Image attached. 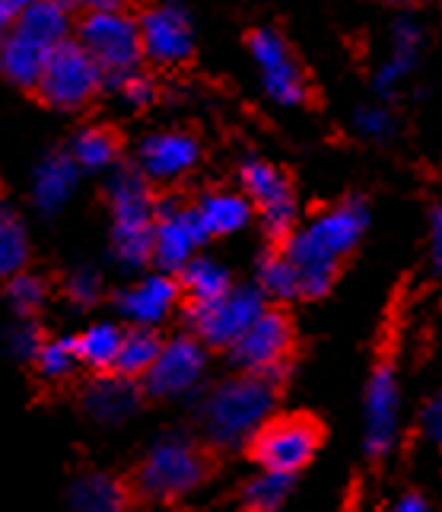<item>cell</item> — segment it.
Instances as JSON below:
<instances>
[{"instance_id":"cell-42","label":"cell","mask_w":442,"mask_h":512,"mask_svg":"<svg viewBox=\"0 0 442 512\" xmlns=\"http://www.w3.org/2000/svg\"><path fill=\"white\" fill-rule=\"evenodd\" d=\"M388 4H398V7H408V4H414V0H388Z\"/></svg>"},{"instance_id":"cell-19","label":"cell","mask_w":442,"mask_h":512,"mask_svg":"<svg viewBox=\"0 0 442 512\" xmlns=\"http://www.w3.org/2000/svg\"><path fill=\"white\" fill-rule=\"evenodd\" d=\"M77 172H80V163L74 156H64V153L45 156L32 172V204L39 207L42 214H58L77 188Z\"/></svg>"},{"instance_id":"cell-31","label":"cell","mask_w":442,"mask_h":512,"mask_svg":"<svg viewBox=\"0 0 442 512\" xmlns=\"http://www.w3.org/2000/svg\"><path fill=\"white\" fill-rule=\"evenodd\" d=\"M35 366L45 379H64L80 366V353H77V338H55L45 341L39 357H35Z\"/></svg>"},{"instance_id":"cell-15","label":"cell","mask_w":442,"mask_h":512,"mask_svg":"<svg viewBox=\"0 0 442 512\" xmlns=\"http://www.w3.org/2000/svg\"><path fill=\"white\" fill-rule=\"evenodd\" d=\"M140 39H144V58L159 67H175L191 58L194 32L182 7L159 4L140 16Z\"/></svg>"},{"instance_id":"cell-4","label":"cell","mask_w":442,"mask_h":512,"mask_svg":"<svg viewBox=\"0 0 442 512\" xmlns=\"http://www.w3.org/2000/svg\"><path fill=\"white\" fill-rule=\"evenodd\" d=\"M112 204V242L115 258L128 268L153 261V229H156V201L147 188L144 172L121 169L109 179Z\"/></svg>"},{"instance_id":"cell-25","label":"cell","mask_w":442,"mask_h":512,"mask_svg":"<svg viewBox=\"0 0 442 512\" xmlns=\"http://www.w3.org/2000/svg\"><path fill=\"white\" fill-rule=\"evenodd\" d=\"M163 353V341L156 338L153 328H131L125 331V341H121V353H118V363H115V373L128 376V379H140L147 376L153 363L159 360Z\"/></svg>"},{"instance_id":"cell-32","label":"cell","mask_w":442,"mask_h":512,"mask_svg":"<svg viewBox=\"0 0 442 512\" xmlns=\"http://www.w3.org/2000/svg\"><path fill=\"white\" fill-rule=\"evenodd\" d=\"M7 296H10V303H13L16 312H20V315H32L35 309L45 303V284H42L39 277H32V274L23 271V274L10 277Z\"/></svg>"},{"instance_id":"cell-18","label":"cell","mask_w":442,"mask_h":512,"mask_svg":"<svg viewBox=\"0 0 442 512\" xmlns=\"http://www.w3.org/2000/svg\"><path fill=\"white\" fill-rule=\"evenodd\" d=\"M179 296H182V284L175 280V274L159 271V274L137 280L134 287H128L125 293H121L118 296V309L131 325L153 328L175 309Z\"/></svg>"},{"instance_id":"cell-3","label":"cell","mask_w":442,"mask_h":512,"mask_svg":"<svg viewBox=\"0 0 442 512\" xmlns=\"http://www.w3.org/2000/svg\"><path fill=\"white\" fill-rule=\"evenodd\" d=\"M70 13L55 4V0H39L29 7L20 20L10 23V32L4 35V48H0V67L4 77L16 86H39L42 70L55 48L67 42Z\"/></svg>"},{"instance_id":"cell-38","label":"cell","mask_w":442,"mask_h":512,"mask_svg":"<svg viewBox=\"0 0 442 512\" xmlns=\"http://www.w3.org/2000/svg\"><path fill=\"white\" fill-rule=\"evenodd\" d=\"M430 258L433 268L442 274V207H436L430 214Z\"/></svg>"},{"instance_id":"cell-17","label":"cell","mask_w":442,"mask_h":512,"mask_svg":"<svg viewBox=\"0 0 442 512\" xmlns=\"http://www.w3.org/2000/svg\"><path fill=\"white\" fill-rule=\"evenodd\" d=\"M201 163V144L182 131H159L140 140L137 169L150 182H175Z\"/></svg>"},{"instance_id":"cell-39","label":"cell","mask_w":442,"mask_h":512,"mask_svg":"<svg viewBox=\"0 0 442 512\" xmlns=\"http://www.w3.org/2000/svg\"><path fill=\"white\" fill-rule=\"evenodd\" d=\"M35 4H39V0H0V20H4V26H10Z\"/></svg>"},{"instance_id":"cell-14","label":"cell","mask_w":442,"mask_h":512,"mask_svg":"<svg viewBox=\"0 0 442 512\" xmlns=\"http://www.w3.org/2000/svg\"><path fill=\"white\" fill-rule=\"evenodd\" d=\"M204 341L198 338H172L163 344V353L153 363V369L144 376L147 392L156 398H182L191 388H198L204 379L207 353Z\"/></svg>"},{"instance_id":"cell-43","label":"cell","mask_w":442,"mask_h":512,"mask_svg":"<svg viewBox=\"0 0 442 512\" xmlns=\"http://www.w3.org/2000/svg\"><path fill=\"white\" fill-rule=\"evenodd\" d=\"M109 4H121V0H109Z\"/></svg>"},{"instance_id":"cell-22","label":"cell","mask_w":442,"mask_h":512,"mask_svg":"<svg viewBox=\"0 0 442 512\" xmlns=\"http://www.w3.org/2000/svg\"><path fill=\"white\" fill-rule=\"evenodd\" d=\"M86 411L96 417L99 423H121L137 411V385L128 376H109V379H96L86 388Z\"/></svg>"},{"instance_id":"cell-16","label":"cell","mask_w":442,"mask_h":512,"mask_svg":"<svg viewBox=\"0 0 442 512\" xmlns=\"http://www.w3.org/2000/svg\"><path fill=\"white\" fill-rule=\"evenodd\" d=\"M398 433V376L392 363H382L366 388V455L385 458Z\"/></svg>"},{"instance_id":"cell-29","label":"cell","mask_w":442,"mask_h":512,"mask_svg":"<svg viewBox=\"0 0 442 512\" xmlns=\"http://www.w3.org/2000/svg\"><path fill=\"white\" fill-rule=\"evenodd\" d=\"M29 258V239L26 229L20 223V217L4 210V220H0V274L4 277H16L23 274Z\"/></svg>"},{"instance_id":"cell-5","label":"cell","mask_w":442,"mask_h":512,"mask_svg":"<svg viewBox=\"0 0 442 512\" xmlns=\"http://www.w3.org/2000/svg\"><path fill=\"white\" fill-rule=\"evenodd\" d=\"M77 42L96 58L109 83H118L121 77L134 74L140 58H144L140 23L112 4L83 13V20L77 23Z\"/></svg>"},{"instance_id":"cell-34","label":"cell","mask_w":442,"mask_h":512,"mask_svg":"<svg viewBox=\"0 0 442 512\" xmlns=\"http://www.w3.org/2000/svg\"><path fill=\"white\" fill-rule=\"evenodd\" d=\"M115 90H118V96L125 99V105H131V109H144V105H150L153 99H156V86H153V80L150 77H144V74H128V77H121L118 83H112Z\"/></svg>"},{"instance_id":"cell-6","label":"cell","mask_w":442,"mask_h":512,"mask_svg":"<svg viewBox=\"0 0 442 512\" xmlns=\"http://www.w3.org/2000/svg\"><path fill=\"white\" fill-rule=\"evenodd\" d=\"M207 458L188 436L169 433L147 449L137 468V490L150 500H179L204 481Z\"/></svg>"},{"instance_id":"cell-28","label":"cell","mask_w":442,"mask_h":512,"mask_svg":"<svg viewBox=\"0 0 442 512\" xmlns=\"http://www.w3.org/2000/svg\"><path fill=\"white\" fill-rule=\"evenodd\" d=\"M258 287L268 293L271 299H299L303 290H299V277L296 268L290 264V258L284 252H274L258 264Z\"/></svg>"},{"instance_id":"cell-1","label":"cell","mask_w":442,"mask_h":512,"mask_svg":"<svg viewBox=\"0 0 442 512\" xmlns=\"http://www.w3.org/2000/svg\"><path fill=\"white\" fill-rule=\"evenodd\" d=\"M366 204L363 201H344L331 210H322L306 226H296L284 239V252L296 268L299 290L306 299L325 296L338 277V264L353 252V245L366 233Z\"/></svg>"},{"instance_id":"cell-12","label":"cell","mask_w":442,"mask_h":512,"mask_svg":"<svg viewBox=\"0 0 442 512\" xmlns=\"http://www.w3.org/2000/svg\"><path fill=\"white\" fill-rule=\"evenodd\" d=\"M239 179H242L245 194L252 198L255 210L261 214L268 236L287 239L296 229V198H293L287 175L264 160H245L239 169Z\"/></svg>"},{"instance_id":"cell-20","label":"cell","mask_w":442,"mask_h":512,"mask_svg":"<svg viewBox=\"0 0 442 512\" xmlns=\"http://www.w3.org/2000/svg\"><path fill=\"white\" fill-rule=\"evenodd\" d=\"M420 48H423L420 26L414 20H398L392 29V51H388V58L382 61L379 74H376V90L382 96H392L395 86L417 67Z\"/></svg>"},{"instance_id":"cell-7","label":"cell","mask_w":442,"mask_h":512,"mask_svg":"<svg viewBox=\"0 0 442 512\" xmlns=\"http://www.w3.org/2000/svg\"><path fill=\"white\" fill-rule=\"evenodd\" d=\"M261 287H233L223 296L210 299V303H188L185 319L194 338L204 341L207 347H223L229 350L245 331L255 325L258 315L268 309L264 306Z\"/></svg>"},{"instance_id":"cell-21","label":"cell","mask_w":442,"mask_h":512,"mask_svg":"<svg viewBox=\"0 0 442 512\" xmlns=\"http://www.w3.org/2000/svg\"><path fill=\"white\" fill-rule=\"evenodd\" d=\"M70 512H128V490L112 474L86 471L67 490Z\"/></svg>"},{"instance_id":"cell-40","label":"cell","mask_w":442,"mask_h":512,"mask_svg":"<svg viewBox=\"0 0 442 512\" xmlns=\"http://www.w3.org/2000/svg\"><path fill=\"white\" fill-rule=\"evenodd\" d=\"M392 512H430V503L420 493H404V497L392 506Z\"/></svg>"},{"instance_id":"cell-37","label":"cell","mask_w":442,"mask_h":512,"mask_svg":"<svg viewBox=\"0 0 442 512\" xmlns=\"http://www.w3.org/2000/svg\"><path fill=\"white\" fill-rule=\"evenodd\" d=\"M423 433L442 446V388L430 398L427 408H423Z\"/></svg>"},{"instance_id":"cell-10","label":"cell","mask_w":442,"mask_h":512,"mask_svg":"<svg viewBox=\"0 0 442 512\" xmlns=\"http://www.w3.org/2000/svg\"><path fill=\"white\" fill-rule=\"evenodd\" d=\"M207 239H210V233L198 214V207H182L172 198L156 201L153 264L159 271L179 274Z\"/></svg>"},{"instance_id":"cell-35","label":"cell","mask_w":442,"mask_h":512,"mask_svg":"<svg viewBox=\"0 0 442 512\" xmlns=\"http://www.w3.org/2000/svg\"><path fill=\"white\" fill-rule=\"evenodd\" d=\"M353 128H357L363 137L382 140L392 134V115L379 109V105H363V109H357V115H353Z\"/></svg>"},{"instance_id":"cell-33","label":"cell","mask_w":442,"mask_h":512,"mask_svg":"<svg viewBox=\"0 0 442 512\" xmlns=\"http://www.w3.org/2000/svg\"><path fill=\"white\" fill-rule=\"evenodd\" d=\"M42 338H39V328H35L29 319H23L20 325H13L7 334V350L13 353L16 360H35L42 350Z\"/></svg>"},{"instance_id":"cell-36","label":"cell","mask_w":442,"mask_h":512,"mask_svg":"<svg viewBox=\"0 0 442 512\" xmlns=\"http://www.w3.org/2000/svg\"><path fill=\"white\" fill-rule=\"evenodd\" d=\"M67 296L74 299L77 306H90L99 299V277L96 271H74L67 277Z\"/></svg>"},{"instance_id":"cell-27","label":"cell","mask_w":442,"mask_h":512,"mask_svg":"<svg viewBox=\"0 0 442 512\" xmlns=\"http://www.w3.org/2000/svg\"><path fill=\"white\" fill-rule=\"evenodd\" d=\"M293 474H277V471H258L255 478L242 487V509L245 512H277L290 497Z\"/></svg>"},{"instance_id":"cell-13","label":"cell","mask_w":442,"mask_h":512,"mask_svg":"<svg viewBox=\"0 0 442 512\" xmlns=\"http://www.w3.org/2000/svg\"><path fill=\"white\" fill-rule=\"evenodd\" d=\"M249 55L261 74V86L277 105H299L306 99L303 70L293 61L287 42L274 29H255L249 35Z\"/></svg>"},{"instance_id":"cell-30","label":"cell","mask_w":442,"mask_h":512,"mask_svg":"<svg viewBox=\"0 0 442 512\" xmlns=\"http://www.w3.org/2000/svg\"><path fill=\"white\" fill-rule=\"evenodd\" d=\"M115 153H118V140L102 128H90L77 134L74 147H70V156H74L83 169H109L115 163Z\"/></svg>"},{"instance_id":"cell-2","label":"cell","mask_w":442,"mask_h":512,"mask_svg":"<svg viewBox=\"0 0 442 512\" xmlns=\"http://www.w3.org/2000/svg\"><path fill=\"white\" fill-rule=\"evenodd\" d=\"M274 408V376L242 373L220 382L204 401V433L220 449L252 443V436L268 423Z\"/></svg>"},{"instance_id":"cell-11","label":"cell","mask_w":442,"mask_h":512,"mask_svg":"<svg viewBox=\"0 0 442 512\" xmlns=\"http://www.w3.org/2000/svg\"><path fill=\"white\" fill-rule=\"evenodd\" d=\"M293 347V325L284 312L264 309L255 325L242 334V338L229 347V357L242 369V373L258 376H280Z\"/></svg>"},{"instance_id":"cell-41","label":"cell","mask_w":442,"mask_h":512,"mask_svg":"<svg viewBox=\"0 0 442 512\" xmlns=\"http://www.w3.org/2000/svg\"><path fill=\"white\" fill-rule=\"evenodd\" d=\"M55 4H61L67 13H90L96 7H105L109 0H55Z\"/></svg>"},{"instance_id":"cell-9","label":"cell","mask_w":442,"mask_h":512,"mask_svg":"<svg viewBox=\"0 0 442 512\" xmlns=\"http://www.w3.org/2000/svg\"><path fill=\"white\" fill-rule=\"evenodd\" d=\"M318 446H322V430L309 417H277L268 420L264 427L252 436L249 452L255 458V465L264 471L277 474H296L303 471Z\"/></svg>"},{"instance_id":"cell-24","label":"cell","mask_w":442,"mask_h":512,"mask_svg":"<svg viewBox=\"0 0 442 512\" xmlns=\"http://www.w3.org/2000/svg\"><path fill=\"white\" fill-rule=\"evenodd\" d=\"M179 284L188 303H210V299L233 290L229 284V271L214 258H191L179 271Z\"/></svg>"},{"instance_id":"cell-23","label":"cell","mask_w":442,"mask_h":512,"mask_svg":"<svg viewBox=\"0 0 442 512\" xmlns=\"http://www.w3.org/2000/svg\"><path fill=\"white\" fill-rule=\"evenodd\" d=\"M252 210H255V204L249 194H236V191H207L198 201V214H201L210 236L239 233V229L249 226Z\"/></svg>"},{"instance_id":"cell-8","label":"cell","mask_w":442,"mask_h":512,"mask_svg":"<svg viewBox=\"0 0 442 512\" xmlns=\"http://www.w3.org/2000/svg\"><path fill=\"white\" fill-rule=\"evenodd\" d=\"M102 83H105V74L90 51L80 42H64L55 48V55L48 58L35 90H39V96L51 109L74 112V109H83V105L99 93Z\"/></svg>"},{"instance_id":"cell-26","label":"cell","mask_w":442,"mask_h":512,"mask_svg":"<svg viewBox=\"0 0 442 512\" xmlns=\"http://www.w3.org/2000/svg\"><path fill=\"white\" fill-rule=\"evenodd\" d=\"M121 341H125V331L112 322H99L90 325L80 338H77V353L80 363L90 369H115L118 353H121Z\"/></svg>"}]
</instances>
